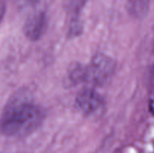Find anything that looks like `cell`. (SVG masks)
Segmentation results:
<instances>
[{"label": "cell", "instance_id": "6da1fadb", "mask_svg": "<svg viewBox=\"0 0 154 153\" xmlns=\"http://www.w3.org/2000/svg\"><path fill=\"white\" fill-rule=\"evenodd\" d=\"M42 119L40 108L20 95L14 96L5 107L0 119V130L8 136L23 134L35 128Z\"/></svg>", "mask_w": 154, "mask_h": 153}, {"label": "cell", "instance_id": "7a4b0ae2", "mask_svg": "<svg viewBox=\"0 0 154 153\" xmlns=\"http://www.w3.org/2000/svg\"><path fill=\"white\" fill-rule=\"evenodd\" d=\"M116 64L114 60L104 53H97L93 57L88 66L90 82L102 85L114 75Z\"/></svg>", "mask_w": 154, "mask_h": 153}, {"label": "cell", "instance_id": "3957f363", "mask_svg": "<svg viewBox=\"0 0 154 153\" xmlns=\"http://www.w3.org/2000/svg\"><path fill=\"white\" fill-rule=\"evenodd\" d=\"M76 103L81 112L88 116L101 112L105 106L102 96L92 88L81 90L76 97Z\"/></svg>", "mask_w": 154, "mask_h": 153}, {"label": "cell", "instance_id": "277c9868", "mask_svg": "<svg viewBox=\"0 0 154 153\" xmlns=\"http://www.w3.org/2000/svg\"><path fill=\"white\" fill-rule=\"evenodd\" d=\"M48 27L47 17L43 12H36L29 16L23 26L24 34L30 40H38L45 34Z\"/></svg>", "mask_w": 154, "mask_h": 153}, {"label": "cell", "instance_id": "5b68a950", "mask_svg": "<svg viewBox=\"0 0 154 153\" xmlns=\"http://www.w3.org/2000/svg\"><path fill=\"white\" fill-rule=\"evenodd\" d=\"M150 0H127L126 8L130 15L135 18H142L147 14Z\"/></svg>", "mask_w": 154, "mask_h": 153}, {"label": "cell", "instance_id": "8992f818", "mask_svg": "<svg viewBox=\"0 0 154 153\" xmlns=\"http://www.w3.org/2000/svg\"><path fill=\"white\" fill-rule=\"evenodd\" d=\"M69 77L73 83L80 84L90 81L88 67L82 64H75L69 70Z\"/></svg>", "mask_w": 154, "mask_h": 153}, {"label": "cell", "instance_id": "52a82bcc", "mask_svg": "<svg viewBox=\"0 0 154 153\" xmlns=\"http://www.w3.org/2000/svg\"><path fill=\"white\" fill-rule=\"evenodd\" d=\"M5 14V5L3 4H0V21L2 19Z\"/></svg>", "mask_w": 154, "mask_h": 153}, {"label": "cell", "instance_id": "ba28073f", "mask_svg": "<svg viewBox=\"0 0 154 153\" xmlns=\"http://www.w3.org/2000/svg\"><path fill=\"white\" fill-rule=\"evenodd\" d=\"M24 1L26 2L27 3H29V4H35V3H37L39 0H24Z\"/></svg>", "mask_w": 154, "mask_h": 153}]
</instances>
